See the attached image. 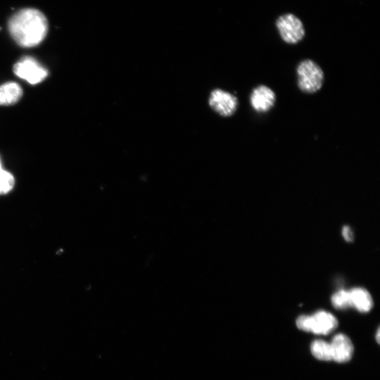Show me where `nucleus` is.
Listing matches in <instances>:
<instances>
[{
  "mask_svg": "<svg viewBox=\"0 0 380 380\" xmlns=\"http://www.w3.org/2000/svg\"><path fill=\"white\" fill-rule=\"evenodd\" d=\"M296 326L299 329L305 331L326 335L337 327L338 321L330 312L321 310L311 316L298 317L296 319Z\"/></svg>",
  "mask_w": 380,
  "mask_h": 380,
  "instance_id": "nucleus-3",
  "label": "nucleus"
},
{
  "mask_svg": "<svg viewBox=\"0 0 380 380\" xmlns=\"http://www.w3.org/2000/svg\"><path fill=\"white\" fill-rule=\"evenodd\" d=\"M379 336H380V334H379V329L377 330V332H376V341L378 343H379Z\"/></svg>",
  "mask_w": 380,
  "mask_h": 380,
  "instance_id": "nucleus-15",
  "label": "nucleus"
},
{
  "mask_svg": "<svg viewBox=\"0 0 380 380\" xmlns=\"http://www.w3.org/2000/svg\"><path fill=\"white\" fill-rule=\"evenodd\" d=\"M251 108L258 113H265L274 106L276 95L269 87L260 84L254 87L250 94Z\"/></svg>",
  "mask_w": 380,
  "mask_h": 380,
  "instance_id": "nucleus-7",
  "label": "nucleus"
},
{
  "mask_svg": "<svg viewBox=\"0 0 380 380\" xmlns=\"http://www.w3.org/2000/svg\"><path fill=\"white\" fill-rule=\"evenodd\" d=\"M342 235L346 241H352L353 239V232L350 228L348 226L343 227L342 229Z\"/></svg>",
  "mask_w": 380,
  "mask_h": 380,
  "instance_id": "nucleus-14",
  "label": "nucleus"
},
{
  "mask_svg": "<svg viewBox=\"0 0 380 380\" xmlns=\"http://www.w3.org/2000/svg\"><path fill=\"white\" fill-rule=\"evenodd\" d=\"M8 31L15 42L23 47H34L45 38L48 23L45 15L35 8H23L10 18Z\"/></svg>",
  "mask_w": 380,
  "mask_h": 380,
  "instance_id": "nucleus-1",
  "label": "nucleus"
},
{
  "mask_svg": "<svg viewBox=\"0 0 380 380\" xmlns=\"http://www.w3.org/2000/svg\"><path fill=\"white\" fill-rule=\"evenodd\" d=\"M297 86L307 94L317 92L322 87L324 74L322 68L311 59L301 61L296 67Z\"/></svg>",
  "mask_w": 380,
  "mask_h": 380,
  "instance_id": "nucleus-2",
  "label": "nucleus"
},
{
  "mask_svg": "<svg viewBox=\"0 0 380 380\" xmlns=\"http://www.w3.org/2000/svg\"><path fill=\"white\" fill-rule=\"evenodd\" d=\"M333 306L338 309H346L351 307L349 291L339 290L331 297Z\"/></svg>",
  "mask_w": 380,
  "mask_h": 380,
  "instance_id": "nucleus-13",
  "label": "nucleus"
},
{
  "mask_svg": "<svg viewBox=\"0 0 380 380\" xmlns=\"http://www.w3.org/2000/svg\"><path fill=\"white\" fill-rule=\"evenodd\" d=\"M312 355L318 360H331V350L330 343L323 340H315L310 346Z\"/></svg>",
  "mask_w": 380,
  "mask_h": 380,
  "instance_id": "nucleus-11",
  "label": "nucleus"
},
{
  "mask_svg": "<svg viewBox=\"0 0 380 380\" xmlns=\"http://www.w3.org/2000/svg\"><path fill=\"white\" fill-rule=\"evenodd\" d=\"M276 27L281 39L289 44H296L305 37L302 21L294 14L286 13L276 20Z\"/></svg>",
  "mask_w": 380,
  "mask_h": 380,
  "instance_id": "nucleus-4",
  "label": "nucleus"
},
{
  "mask_svg": "<svg viewBox=\"0 0 380 380\" xmlns=\"http://www.w3.org/2000/svg\"><path fill=\"white\" fill-rule=\"evenodd\" d=\"M351 307L360 312H369L373 306L370 293L363 288H354L349 291Z\"/></svg>",
  "mask_w": 380,
  "mask_h": 380,
  "instance_id": "nucleus-9",
  "label": "nucleus"
},
{
  "mask_svg": "<svg viewBox=\"0 0 380 380\" xmlns=\"http://www.w3.org/2000/svg\"><path fill=\"white\" fill-rule=\"evenodd\" d=\"M23 96V89L16 82H8L0 86V105L9 106L17 103Z\"/></svg>",
  "mask_w": 380,
  "mask_h": 380,
  "instance_id": "nucleus-10",
  "label": "nucleus"
},
{
  "mask_svg": "<svg viewBox=\"0 0 380 380\" xmlns=\"http://www.w3.org/2000/svg\"><path fill=\"white\" fill-rule=\"evenodd\" d=\"M331 360L343 363L349 361L353 353V345L351 340L345 334H338L330 343Z\"/></svg>",
  "mask_w": 380,
  "mask_h": 380,
  "instance_id": "nucleus-8",
  "label": "nucleus"
},
{
  "mask_svg": "<svg viewBox=\"0 0 380 380\" xmlns=\"http://www.w3.org/2000/svg\"><path fill=\"white\" fill-rule=\"evenodd\" d=\"M13 72L20 79L33 85L40 83L48 75L47 70L31 56H24L15 63Z\"/></svg>",
  "mask_w": 380,
  "mask_h": 380,
  "instance_id": "nucleus-5",
  "label": "nucleus"
},
{
  "mask_svg": "<svg viewBox=\"0 0 380 380\" xmlns=\"http://www.w3.org/2000/svg\"><path fill=\"white\" fill-rule=\"evenodd\" d=\"M14 184L15 178L13 175L3 168L0 158V195L11 191Z\"/></svg>",
  "mask_w": 380,
  "mask_h": 380,
  "instance_id": "nucleus-12",
  "label": "nucleus"
},
{
  "mask_svg": "<svg viewBox=\"0 0 380 380\" xmlns=\"http://www.w3.org/2000/svg\"><path fill=\"white\" fill-rule=\"evenodd\" d=\"M208 103L211 108L220 115L228 117L236 112L239 101L233 94L216 89L210 93Z\"/></svg>",
  "mask_w": 380,
  "mask_h": 380,
  "instance_id": "nucleus-6",
  "label": "nucleus"
}]
</instances>
